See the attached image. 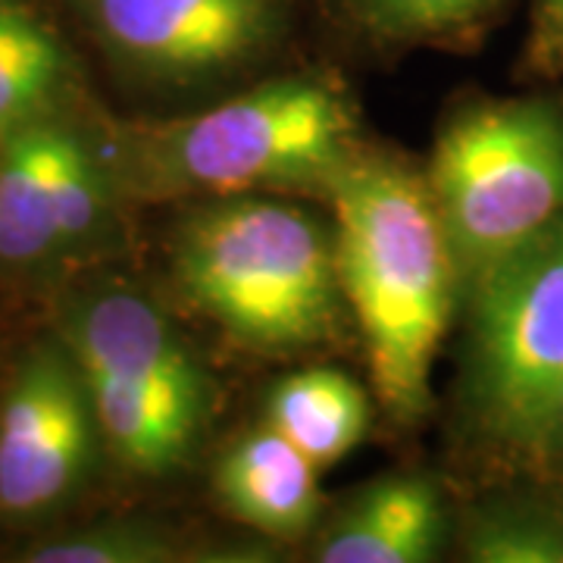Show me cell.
<instances>
[{
  "instance_id": "16",
  "label": "cell",
  "mask_w": 563,
  "mask_h": 563,
  "mask_svg": "<svg viewBox=\"0 0 563 563\" xmlns=\"http://www.w3.org/2000/svg\"><path fill=\"white\" fill-rule=\"evenodd\" d=\"M466 558L479 563H563L548 510H492L466 532Z\"/></svg>"
},
{
  "instance_id": "4",
  "label": "cell",
  "mask_w": 563,
  "mask_h": 563,
  "mask_svg": "<svg viewBox=\"0 0 563 563\" xmlns=\"http://www.w3.org/2000/svg\"><path fill=\"white\" fill-rule=\"evenodd\" d=\"M54 335L79 366L103 451L141 476L191 457L213 410V383L161 303L122 282L73 288Z\"/></svg>"
},
{
  "instance_id": "13",
  "label": "cell",
  "mask_w": 563,
  "mask_h": 563,
  "mask_svg": "<svg viewBox=\"0 0 563 563\" xmlns=\"http://www.w3.org/2000/svg\"><path fill=\"white\" fill-rule=\"evenodd\" d=\"M266 426L322 470L361 444L369 426V398L342 369L310 366L273 385L266 398Z\"/></svg>"
},
{
  "instance_id": "9",
  "label": "cell",
  "mask_w": 563,
  "mask_h": 563,
  "mask_svg": "<svg viewBox=\"0 0 563 563\" xmlns=\"http://www.w3.org/2000/svg\"><path fill=\"white\" fill-rule=\"evenodd\" d=\"M448 529L439 485L422 473H395L361 488L322 529L320 563H426Z\"/></svg>"
},
{
  "instance_id": "3",
  "label": "cell",
  "mask_w": 563,
  "mask_h": 563,
  "mask_svg": "<svg viewBox=\"0 0 563 563\" xmlns=\"http://www.w3.org/2000/svg\"><path fill=\"white\" fill-rule=\"evenodd\" d=\"M169 261L181 298L244 347L298 351L339 322L335 229L295 203L210 198L179 222Z\"/></svg>"
},
{
  "instance_id": "12",
  "label": "cell",
  "mask_w": 563,
  "mask_h": 563,
  "mask_svg": "<svg viewBox=\"0 0 563 563\" xmlns=\"http://www.w3.org/2000/svg\"><path fill=\"white\" fill-rule=\"evenodd\" d=\"M76 63L60 35L22 0H0V144L73 110Z\"/></svg>"
},
{
  "instance_id": "11",
  "label": "cell",
  "mask_w": 563,
  "mask_h": 563,
  "mask_svg": "<svg viewBox=\"0 0 563 563\" xmlns=\"http://www.w3.org/2000/svg\"><path fill=\"white\" fill-rule=\"evenodd\" d=\"M320 466L273 426L232 444L213 470L222 507L273 539H298L320 514Z\"/></svg>"
},
{
  "instance_id": "8",
  "label": "cell",
  "mask_w": 563,
  "mask_h": 563,
  "mask_svg": "<svg viewBox=\"0 0 563 563\" xmlns=\"http://www.w3.org/2000/svg\"><path fill=\"white\" fill-rule=\"evenodd\" d=\"M85 16L122 73L188 88L261 63L285 32V0H85Z\"/></svg>"
},
{
  "instance_id": "7",
  "label": "cell",
  "mask_w": 563,
  "mask_h": 563,
  "mask_svg": "<svg viewBox=\"0 0 563 563\" xmlns=\"http://www.w3.org/2000/svg\"><path fill=\"white\" fill-rule=\"evenodd\" d=\"M103 451L79 366L51 332L29 347L0 401V514L44 517L88 483Z\"/></svg>"
},
{
  "instance_id": "6",
  "label": "cell",
  "mask_w": 563,
  "mask_h": 563,
  "mask_svg": "<svg viewBox=\"0 0 563 563\" xmlns=\"http://www.w3.org/2000/svg\"><path fill=\"white\" fill-rule=\"evenodd\" d=\"M473 413L517 451H548L563 398V251L554 229L470 285Z\"/></svg>"
},
{
  "instance_id": "14",
  "label": "cell",
  "mask_w": 563,
  "mask_h": 563,
  "mask_svg": "<svg viewBox=\"0 0 563 563\" xmlns=\"http://www.w3.org/2000/svg\"><path fill=\"white\" fill-rule=\"evenodd\" d=\"M179 558V544L166 526L144 517H113L81 526L57 539L29 544L25 563H166Z\"/></svg>"
},
{
  "instance_id": "20",
  "label": "cell",
  "mask_w": 563,
  "mask_h": 563,
  "mask_svg": "<svg viewBox=\"0 0 563 563\" xmlns=\"http://www.w3.org/2000/svg\"><path fill=\"white\" fill-rule=\"evenodd\" d=\"M554 239H558V244H561V251H563V217L554 222Z\"/></svg>"
},
{
  "instance_id": "15",
  "label": "cell",
  "mask_w": 563,
  "mask_h": 563,
  "mask_svg": "<svg viewBox=\"0 0 563 563\" xmlns=\"http://www.w3.org/2000/svg\"><path fill=\"white\" fill-rule=\"evenodd\" d=\"M501 0H347L351 13L379 38L444 41L483 25Z\"/></svg>"
},
{
  "instance_id": "19",
  "label": "cell",
  "mask_w": 563,
  "mask_h": 563,
  "mask_svg": "<svg viewBox=\"0 0 563 563\" xmlns=\"http://www.w3.org/2000/svg\"><path fill=\"white\" fill-rule=\"evenodd\" d=\"M548 517H551V526H554V532H558V539H561V548H563V507L548 510Z\"/></svg>"
},
{
  "instance_id": "18",
  "label": "cell",
  "mask_w": 563,
  "mask_h": 563,
  "mask_svg": "<svg viewBox=\"0 0 563 563\" xmlns=\"http://www.w3.org/2000/svg\"><path fill=\"white\" fill-rule=\"evenodd\" d=\"M548 451H558L563 454V398H561V410H558V422H554V432H551V444Z\"/></svg>"
},
{
  "instance_id": "1",
  "label": "cell",
  "mask_w": 563,
  "mask_h": 563,
  "mask_svg": "<svg viewBox=\"0 0 563 563\" xmlns=\"http://www.w3.org/2000/svg\"><path fill=\"white\" fill-rule=\"evenodd\" d=\"M325 198L335 213L342 295L361 329L376 395L395 420H417L463 285L426 176L357 154Z\"/></svg>"
},
{
  "instance_id": "17",
  "label": "cell",
  "mask_w": 563,
  "mask_h": 563,
  "mask_svg": "<svg viewBox=\"0 0 563 563\" xmlns=\"http://www.w3.org/2000/svg\"><path fill=\"white\" fill-rule=\"evenodd\" d=\"M526 60L542 76H563V0H532Z\"/></svg>"
},
{
  "instance_id": "2",
  "label": "cell",
  "mask_w": 563,
  "mask_h": 563,
  "mask_svg": "<svg viewBox=\"0 0 563 563\" xmlns=\"http://www.w3.org/2000/svg\"><path fill=\"white\" fill-rule=\"evenodd\" d=\"M357 129L332 81L288 76L181 120L129 129L107 154L125 198L325 191L361 154Z\"/></svg>"
},
{
  "instance_id": "10",
  "label": "cell",
  "mask_w": 563,
  "mask_h": 563,
  "mask_svg": "<svg viewBox=\"0 0 563 563\" xmlns=\"http://www.w3.org/2000/svg\"><path fill=\"white\" fill-rule=\"evenodd\" d=\"M57 117L35 122L0 144V276L22 285L69 276L54 203Z\"/></svg>"
},
{
  "instance_id": "5",
  "label": "cell",
  "mask_w": 563,
  "mask_h": 563,
  "mask_svg": "<svg viewBox=\"0 0 563 563\" xmlns=\"http://www.w3.org/2000/svg\"><path fill=\"white\" fill-rule=\"evenodd\" d=\"M426 185L470 285L563 217V113L529 98L463 107L439 132Z\"/></svg>"
}]
</instances>
